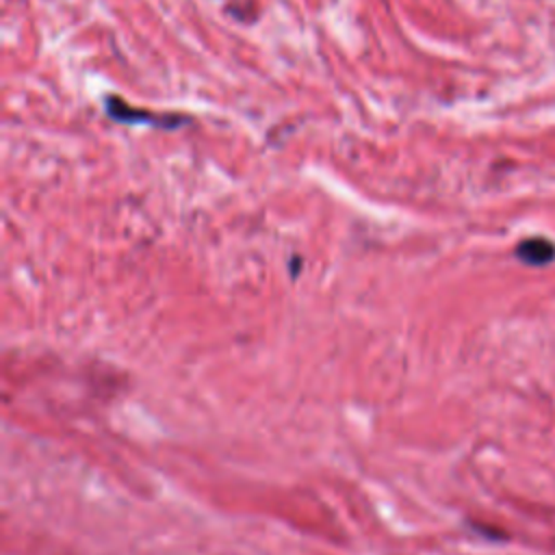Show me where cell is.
Instances as JSON below:
<instances>
[{
	"label": "cell",
	"mask_w": 555,
	"mask_h": 555,
	"mask_svg": "<svg viewBox=\"0 0 555 555\" xmlns=\"http://www.w3.org/2000/svg\"><path fill=\"white\" fill-rule=\"evenodd\" d=\"M106 111L111 117L119 119V121H126V124H132V121H141V124H156V126H176L180 121H176V117L171 115H152V113H145V111H137V108H130L124 100H117V98H108L106 100Z\"/></svg>",
	"instance_id": "6da1fadb"
},
{
	"label": "cell",
	"mask_w": 555,
	"mask_h": 555,
	"mask_svg": "<svg viewBox=\"0 0 555 555\" xmlns=\"http://www.w3.org/2000/svg\"><path fill=\"white\" fill-rule=\"evenodd\" d=\"M516 256L527 264L542 267L555 260V245L546 238H527L516 247Z\"/></svg>",
	"instance_id": "7a4b0ae2"
}]
</instances>
